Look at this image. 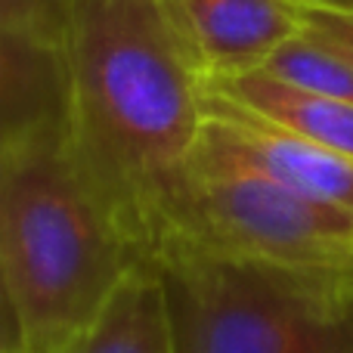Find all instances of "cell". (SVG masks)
I'll return each instance as SVG.
<instances>
[{"instance_id":"cell-1","label":"cell","mask_w":353,"mask_h":353,"mask_svg":"<svg viewBox=\"0 0 353 353\" xmlns=\"http://www.w3.org/2000/svg\"><path fill=\"white\" fill-rule=\"evenodd\" d=\"M65 97L81 176L130 248L149 257L205 124V84L159 0H74Z\"/></svg>"},{"instance_id":"cell-2","label":"cell","mask_w":353,"mask_h":353,"mask_svg":"<svg viewBox=\"0 0 353 353\" xmlns=\"http://www.w3.org/2000/svg\"><path fill=\"white\" fill-rule=\"evenodd\" d=\"M137 261L78 171L65 118L3 134V350L68 353Z\"/></svg>"},{"instance_id":"cell-3","label":"cell","mask_w":353,"mask_h":353,"mask_svg":"<svg viewBox=\"0 0 353 353\" xmlns=\"http://www.w3.org/2000/svg\"><path fill=\"white\" fill-rule=\"evenodd\" d=\"M146 261L165 282L176 353H292L350 323V270H292L176 232Z\"/></svg>"},{"instance_id":"cell-4","label":"cell","mask_w":353,"mask_h":353,"mask_svg":"<svg viewBox=\"0 0 353 353\" xmlns=\"http://www.w3.org/2000/svg\"><path fill=\"white\" fill-rule=\"evenodd\" d=\"M171 232L292 270L353 267V214L201 143L168 214L165 236Z\"/></svg>"},{"instance_id":"cell-5","label":"cell","mask_w":353,"mask_h":353,"mask_svg":"<svg viewBox=\"0 0 353 353\" xmlns=\"http://www.w3.org/2000/svg\"><path fill=\"white\" fill-rule=\"evenodd\" d=\"M186 62L201 84L261 72L304 31L298 0H159Z\"/></svg>"},{"instance_id":"cell-6","label":"cell","mask_w":353,"mask_h":353,"mask_svg":"<svg viewBox=\"0 0 353 353\" xmlns=\"http://www.w3.org/2000/svg\"><path fill=\"white\" fill-rule=\"evenodd\" d=\"M201 146L226 152L261 174L353 214V159L292 134L223 93L205 90Z\"/></svg>"},{"instance_id":"cell-7","label":"cell","mask_w":353,"mask_h":353,"mask_svg":"<svg viewBox=\"0 0 353 353\" xmlns=\"http://www.w3.org/2000/svg\"><path fill=\"white\" fill-rule=\"evenodd\" d=\"M68 353H176L165 282L152 261H137Z\"/></svg>"},{"instance_id":"cell-8","label":"cell","mask_w":353,"mask_h":353,"mask_svg":"<svg viewBox=\"0 0 353 353\" xmlns=\"http://www.w3.org/2000/svg\"><path fill=\"white\" fill-rule=\"evenodd\" d=\"M205 90L223 93V97L236 99L239 105L257 112L267 121L353 159V103H347V99L285 84V81L273 78L267 72L226 78L217 84H208Z\"/></svg>"},{"instance_id":"cell-9","label":"cell","mask_w":353,"mask_h":353,"mask_svg":"<svg viewBox=\"0 0 353 353\" xmlns=\"http://www.w3.org/2000/svg\"><path fill=\"white\" fill-rule=\"evenodd\" d=\"M261 72L273 74L285 84L353 103V62L335 43L319 37L307 25L270 56Z\"/></svg>"},{"instance_id":"cell-10","label":"cell","mask_w":353,"mask_h":353,"mask_svg":"<svg viewBox=\"0 0 353 353\" xmlns=\"http://www.w3.org/2000/svg\"><path fill=\"white\" fill-rule=\"evenodd\" d=\"M304 25L335 43L344 56L353 62V10H319V6H304Z\"/></svg>"},{"instance_id":"cell-11","label":"cell","mask_w":353,"mask_h":353,"mask_svg":"<svg viewBox=\"0 0 353 353\" xmlns=\"http://www.w3.org/2000/svg\"><path fill=\"white\" fill-rule=\"evenodd\" d=\"M292 353H353V319L338 329H332L329 335L316 338V341L304 344V347L292 350Z\"/></svg>"},{"instance_id":"cell-12","label":"cell","mask_w":353,"mask_h":353,"mask_svg":"<svg viewBox=\"0 0 353 353\" xmlns=\"http://www.w3.org/2000/svg\"><path fill=\"white\" fill-rule=\"evenodd\" d=\"M301 6H319V10H353V0H298Z\"/></svg>"},{"instance_id":"cell-13","label":"cell","mask_w":353,"mask_h":353,"mask_svg":"<svg viewBox=\"0 0 353 353\" xmlns=\"http://www.w3.org/2000/svg\"><path fill=\"white\" fill-rule=\"evenodd\" d=\"M350 319H353V267H350Z\"/></svg>"},{"instance_id":"cell-14","label":"cell","mask_w":353,"mask_h":353,"mask_svg":"<svg viewBox=\"0 0 353 353\" xmlns=\"http://www.w3.org/2000/svg\"><path fill=\"white\" fill-rule=\"evenodd\" d=\"M3 353H10V350H3Z\"/></svg>"}]
</instances>
